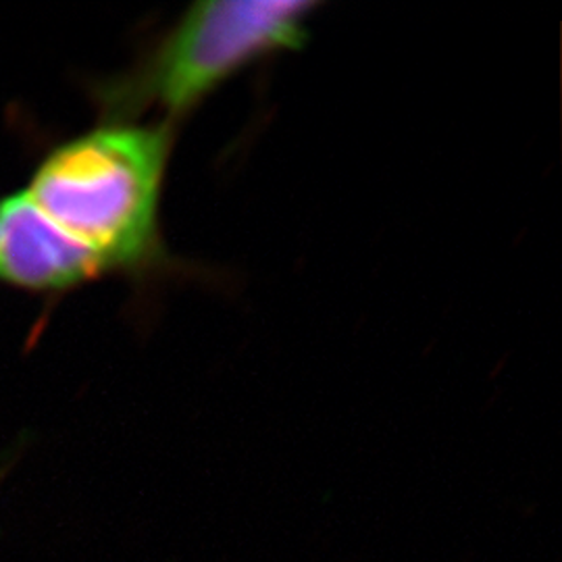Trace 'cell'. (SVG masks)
Masks as SVG:
<instances>
[{
    "label": "cell",
    "mask_w": 562,
    "mask_h": 562,
    "mask_svg": "<svg viewBox=\"0 0 562 562\" xmlns=\"http://www.w3.org/2000/svg\"><path fill=\"white\" fill-rule=\"evenodd\" d=\"M171 142V123L111 121L55 148L25 194L101 271L148 267L161 255L159 204Z\"/></svg>",
    "instance_id": "1"
},
{
    "label": "cell",
    "mask_w": 562,
    "mask_h": 562,
    "mask_svg": "<svg viewBox=\"0 0 562 562\" xmlns=\"http://www.w3.org/2000/svg\"><path fill=\"white\" fill-rule=\"evenodd\" d=\"M315 7L301 0L192 4L140 65L104 86L101 102L115 121L155 106L180 117L246 65L301 46Z\"/></svg>",
    "instance_id": "2"
},
{
    "label": "cell",
    "mask_w": 562,
    "mask_h": 562,
    "mask_svg": "<svg viewBox=\"0 0 562 562\" xmlns=\"http://www.w3.org/2000/svg\"><path fill=\"white\" fill-rule=\"evenodd\" d=\"M78 241L63 234L25 192L0 202V278L27 290H67L101 276Z\"/></svg>",
    "instance_id": "3"
}]
</instances>
